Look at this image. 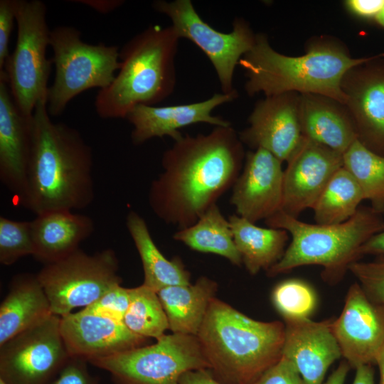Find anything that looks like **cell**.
Listing matches in <instances>:
<instances>
[{"instance_id":"6da1fadb","label":"cell","mask_w":384,"mask_h":384,"mask_svg":"<svg viewBox=\"0 0 384 384\" xmlns=\"http://www.w3.org/2000/svg\"><path fill=\"white\" fill-rule=\"evenodd\" d=\"M245 154L232 125L215 127L207 134L181 135L164 152L163 171L150 185L151 210L178 230L193 225L233 188Z\"/></svg>"},{"instance_id":"7a4b0ae2","label":"cell","mask_w":384,"mask_h":384,"mask_svg":"<svg viewBox=\"0 0 384 384\" xmlns=\"http://www.w3.org/2000/svg\"><path fill=\"white\" fill-rule=\"evenodd\" d=\"M91 147L75 128L50 118L46 101L33 113L26 188L19 203L36 215L83 209L95 198Z\"/></svg>"},{"instance_id":"3957f363","label":"cell","mask_w":384,"mask_h":384,"mask_svg":"<svg viewBox=\"0 0 384 384\" xmlns=\"http://www.w3.org/2000/svg\"><path fill=\"white\" fill-rule=\"evenodd\" d=\"M370 58H353L340 43L323 37L309 43L304 54L289 56L276 51L265 33H257L253 47L239 65L245 71V90L249 96L260 92L265 97L287 92L315 94L344 105L343 77Z\"/></svg>"},{"instance_id":"277c9868","label":"cell","mask_w":384,"mask_h":384,"mask_svg":"<svg viewBox=\"0 0 384 384\" xmlns=\"http://www.w3.org/2000/svg\"><path fill=\"white\" fill-rule=\"evenodd\" d=\"M284 324L257 321L216 299L196 335L222 384H253L282 356Z\"/></svg>"},{"instance_id":"5b68a950","label":"cell","mask_w":384,"mask_h":384,"mask_svg":"<svg viewBox=\"0 0 384 384\" xmlns=\"http://www.w3.org/2000/svg\"><path fill=\"white\" fill-rule=\"evenodd\" d=\"M179 37L172 26L150 25L119 50L120 68L112 82L99 90L95 108L102 119L126 118L140 105H155L176 86Z\"/></svg>"},{"instance_id":"8992f818","label":"cell","mask_w":384,"mask_h":384,"mask_svg":"<svg viewBox=\"0 0 384 384\" xmlns=\"http://www.w3.org/2000/svg\"><path fill=\"white\" fill-rule=\"evenodd\" d=\"M267 227L286 230L291 242L280 260L267 272L270 277L304 265L323 267L329 283L341 279L360 250L371 237L384 230V219L372 208L360 207L348 220L338 224H310L280 210L265 220Z\"/></svg>"},{"instance_id":"52a82bcc","label":"cell","mask_w":384,"mask_h":384,"mask_svg":"<svg viewBox=\"0 0 384 384\" xmlns=\"http://www.w3.org/2000/svg\"><path fill=\"white\" fill-rule=\"evenodd\" d=\"M80 36L79 30L69 26L50 30L51 60L55 66L46 102L50 117L61 114L68 104L82 92L108 87L120 68L117 46L86 43Z\"/></svg>"},{"instance_id":"ba28073f","label":"cell","mask_w":384,"mask_h":384,"mask_svg":"<svg viewBox=\"0 0 384 384\" xmlns=\"http://www.w3.org/2000/svg\"><path fill=\"white\" fill-rule=\"evenodd\" d=\"M46 12V6L41 1L16 0V43L0 71L16 104L28 116L33 115L39 102H47L53 62L46 57L50 32Z\"/></svg>"},{"instance_id":"9c48e42d","label":"cell","mask_w":384,"mask_h":384,"mask_svg":"<svg viewBox=\"0 0 384 384\" xmlns=\"http://www.w3.org/2000/svg\"><path fill=\"white\" fill-rule=\"evenodd\" d=\"M87 362L107 371L114 384H179L186 372L209 368L196 336L175 333Z\"/></svg>"},{"instance_id":"30bf717a","label":"cell","mask_w":384,"mask_h":384,"mask_svg":"<svg viewBox=\"0 0 384 384\" xmlns=\"http://www.w3.org/2000/svg\"><path fill=\"white\" fill-rule=\"evenodd\" d=\"M118 270L113 250L90 255L79 248L59 261L44 265L36 275L52 314L62 317L76 308L90 306L107 290L121 284Z\"/></svg>"},{"instance_id":"8fae6325","label":"cell","mask_w":384,"mask_h":384,"mask_svg":"<svg viewBox=\"0 0 384 384\" xmlns=\"http://www.w3.org/2000/svg\"><path fill=\"white\" fill-rule=\"evenodd\" d=\"M152 6L170 18L179 38L189 40L208 57L217 74L222 93L238 94L233 86L235 69L255 42L256 33L249 23L237 17L233 22L232 31L226 33L205 22L191 0H157Z\"/></svg>"},{"instance_id":"7c38bea8","label":"cell","mask_w":384,"mask_h":384,"mask_svg":"<svg viewBox=\"0 0 384 384\" xmlns=\"http://www.w3.org/2000/svg\"><path fill=\"white\" fill-rule=\"evenodd\" d=\"M70 357L60 317L51 314L0 346V378L8 384H48Z\"/></svg>"},{"instance_id":"4fadbf2b","label":"cell","mask_w":384,"mask_h":384,"mask_svg":"<svg viewBox=\"0 0 384 384\" xmlns=\"http://www.w3.org/2000/svg\"><path fill=\"white\" fill-rule=\"evenodd\" d=\"M341 88L358 139L384 156V53L348 70Z\"/></svg>"},{"instance_id":"5bb4252c","label":"cell","mask_w":384,"mask_h":384,"mask_svg":"<svg viewBox=\"0 0 384 384\" xmlns=\"http://www.w3.org/2000/svg\"><path fill=\"white\" fill-rule=\"evenodd\" d=\"M343 166V154L302 137L287 161L282 210L297 218L313 208L334 174Z\"/></svg>"},{"instance_id":"9a60e30c","label":"cell","mask_w":384,"mask_h":384,"mask_svg":"<svg viewBox=\"0 0 384 384\" xmlns=\"http://www.w3.org/2000/svg\"><path fill=\"white\" fill-rule=\"evenodd\" d=\"M332 329L351 367L373 366L384 346V309L354 283L347 292L340 316L332 321Z\"/></svg>"},{"instance_id":"2e32d148","label":"cell","mask_w":384,"mask_h":384,"mask_svg":"<svg viewBox=\"0 0 384 384\" xmlns=\"http://www.w3.org/2000/svg\"><path fill=\"white\" fill-rule=\"evenodd\" d=\"M300 94L266 96L256 102L249 126L239 132L243 144L265 149L287 161L302 139L299 120Z\"/></svg>"},{"instance_id":"e0dca14e","label":"cell","mask_w":384,"mask_h":384,"mask_svg":"<svg viewBox=\"0 0 384 384\" xmlns=\"http://www.w3.org/2000/svg\"><path fill=\"white\" fill-rule=\"evenodd\" d=\"M282 164V161L262 149L246 153L230 200L238 215L255 223L282 210L284 176Z\"/></svg>"},{"instance_id":"ac0fdd59","label":"cell","mask_w":384,"mask_h":384,"mask_svg":"<svg viewBox=\"0 0 384 384\" xmlns=\"http://www.w3.org/2000/svg\"><path fill=\"white\" fill-rule=\"evenodd\" d=\"M238 97V94L215 93L206 100L189 104L162 107L138 105L125 118L133 127L132 142L134 145H141L152 138L164 137H170L175 141L182 135L179 129L198 123L214 127L231 125L229 121L213 116L212 112Z\"/></svg>"},{"instance_id":"d6986e66","label":"cell","mask_w":384,"mask_h":384,"mask_svg":"<svg viewBox=\"0 0 384 384\" xmlns=\"http://www.w3.org/2000/svg\"><path fill=\"white\" fill-rule=\"evenodd\" d=\"M60 331L70 356L87 361L142 346L147 339L132 332L122 321L84 309L60 317Z\"/></svg>"},{"instance_id":"ffe728a7","label":"cell","mask_w":384,"mask_h":384,"mask_svg":"<svg viewBox=\"0 0 384 384\" xmlns=\"http://www.w3.org/2000/svg\"><path fill=\"white\" fill-rule=\"evenodd\" d=\"M284 321L282 356L294 366L306 384H323L329 368L342 356L332 329L333 320Z\"/></svg>"},{"instance_id":"44dd1931","label":"cell","mask_w":384,"mask_h":384,"mask_svg":"<svg viewBox=\"0 0 384 384\" xmlns=\"http://www.w3.org/2000/svg\"><path fill=\"white\" fill-rule=\"evenodd\" d=\"M32 139L33 115L20 110L0 77V180L18 198L26 188Z\"/></svg>"},{"instance_id":"7402d4cb","label":"cell","mask_w":384,"mask_h":384,"mask_svg":"<svg viewBox=\"0 0 384 384\" xmlns=\"http://www.w3.org/2000/svg\"><path fill=\"white\" fill-rule=\"evenodd\" d=\"M31 225L33 256L44 265L59 261L78 250L95 228L90 217L68 210L37 215Z\"/></svg>"},{"instance_id":"603a6c76","label":"cell","mask_w":384,"mask_h":384,"mask_svg":"<svg viewBox=\"0 0 384 384\" xmlns=\"http://www.w3.org/2000/svg\"><path fill=\"white\" fill-rule=\"evenodd\" d=\"M299 120L303 137L341 154L358 139L346 106L326 96L300 94Z\"/></svg>"},{"instance_id":"cb8c5ba5","label":"cell","mask_w":384,"mask_h":384,"mask_svg":"<svg viewBox=\"0 0 384 384\" xmlns=\"http://www.w3.org/2000/svg\"><path fill=\"white\" fill-rule=\"evenodd\" d=\"M51 314L50 302L37 275H16L0 305V346Z\"/></svg>"},{"instance_id":"d4e9b609","label":"cell","mask_w":384,"mask_h":384,"mask_svg":"<svg viewBox=\"0 0 384 384\" xmlns=\"http://www.w3.org/2000/svg\"><path fill=\"white\" fill-rule=\"evenodd\" d=\"M216 282L199 277L194 284L167 287L157 294L165 311L169 329L196 336L217 291Z\"/></svg>"},{"instance_id":"484cf974","label":"cell","mask_w":384,"mask_h":384,"mask_svg":"<svg viewBox=\"0 0 384 384\" xmlns=\"http://www.w3.org/2000/svg\"><path fill=\"white\" fill-rule=\"evenodd\" d=\"M228 220L242 263L250 274L267 271L282 257L289 239L286 230L260 227L237 214L230 215Z\"/></svg>"},{"instance_id":"4316f807","label":"cell","mask_w":384,"mask_h":384,"mask_svg":"<svg viewBox=\"0 0 384 384\" xmlns=\"http://www.w3.org/2000/svg\"><path fill=\"white\" fill-rule=\"evenodd\" d=\"M126 226L140 257L143 284L158 292L163 288L191 284L190 273L179 259L168 260L154 243L145 220L135 211L128 213Z\"/></svg>"},{"instance_id":"83f0119b","label":"cell","mask_w":384,"mask_h":384,"mask_svg":"<svg viewBox=\"0 0 384 384\" xmlns=\"http://www.w3.org/2000/svg\"><path fill=\"white\" fill-rule=\"evenodd\" d=\"M173 238L193 250L220 255L237 266L242 264L228 218L217 204L208 208L193 225L178 230Z\"/></svg>"},{"instance_id":"f1b7e54d","label":"cell","mask_w":384,"mask_h":384,"mask_svg":"<svg viewBox=\"0 0 384 384\" xmlns=\"http://www.w3.org/2000/svg\"><path fill=\"white\" fill-rule=\"evenodd\" d=\"M364 201L356 181L343 166L331 177L312 210L316 223H343L353 216Z\"/></svg>"},{"instance_id":"f546056e","label":"cell","mask_w":384,"mask_h":384,"mask_svg":"<svg viewBox=\"0 0 384 384\" xmlns=\"http://www.w3.org/2000/svg\"><path fill=\"white\" fill-rule=\"evenodd\" d=\"M343 166L360 186L364 200L377 213L384 212V156L356 139L343 154Z\"/></svg>"},{"instance_id":"4dcf8cb0","label":"cell","mask_w":384,"mask_h":384,"mask_svg":"<svg viewBox=\"0 0 384 384\" xmlns=\"http://www.w3.org/2000/svg\"><path fill=\"white\" fill-rule=\"evenodd\" d=\"M129 303L123 323L134 334L159 339L169 329L165 311L154 290L142 284L129 288Z\"/></svg>"},{"instance_id":"1f68e13d","label":"cell","mask_w":384,"mask_h":384,"mask_svg":"<svg viewBox=\"0 0 384 384\" xmlns=\"http://www.w3.org/2000/svg\"><path fill=\"white\" fill-rule=\"evenodd\" d=\"M272 299L284 319L309 318L316 304L313 289L296 279L278 284L273 289Z\"/></svg>"},{"instance_id":"d6a6232c","label":"cell","mask_w":384,"mask_h":384,"mask_svg":"<svg viewBox=\"0 0 384 384\" xmlns=\"http://www.w3.org/2000/svg\"><path fill=\"white\" fill-rule=\"evenodd\" d=\"M33 254L31 221L0 217V262L11 265L21 257Z\"/></svg>"},{"instance_id":"836d02e7","label":"cell","mask_w":384,"mask_h":384,"mask_svg":"<svg viewBox=\"0 0 384 384\" xmlns=\"http://www.w3.org/2000/svg\"><path fill=\"white\" fill-rule=\"evenodd\" d=\"M349 271L368 297L384 309V256L368 262L356 261L351 265Z\"/></svg>"},{"instance_id":"e575fe53","label":"cell","mask_w":384,"mask_h":384,"mask_svg":"<svg viewBox=\"0 0 384 384\" xmlns=\"http://www.w3.org/2000/svg\"><path fill=\"white\" fill-rule=\"evenodd\" d=\"M129 303V288L117 284L107 290L96 302L82 309L92 314L123 321Z\"/></svg>"},{"instance_id":"d590c367","label":"cell","mask_w":384,"mask_h":384,"mask_svg":"<svg viewBox=\"0 0 384 384\" xmlns=\"http://www.w3.org/2000/svg\"><path fill=\"white\" fill-rule=\"evenodd\" d=\"M87 363L84 358L70 356L48 384H100L89 372Z\"/></svg>"},{"instance_id":"8d00e7d4","label":"cell","mask_w":384,"mask_h":384,"mask_svg":"<svg viewBox=\"0 0 384 384\" xmlns=\"http://www.w3.org/2000/svg\"><path fill=\"white\" fill-rule=\"evenodd\" d=\"M253 384H306L294 366L282 358Z\"/></svg>"},{"instance_id":"74e56055","label":"cell","mask_w":384,"mask_h":384,"mask_svg":"<svg viewBox=\"0 0 384 384\" xmlns=\"http://www.w3.org/2000/svg\"><path fill=\"white\" fill-rule=\"evenodd\" d=\"M16 0L0 1V71L9 56V45L14 22L16 21Z\"/></svg>"},{"instance_id":"f35d334b","label":"cell","mask_w":384,"mask_h":384,"mask_svg":"<svg viewBox=\"0 0 384 384\" xmlns=\"http://www.w3.org/2000/svg\"><path fill=\"white\" fill-rule=\"evenodd\" d=\"M344 4L352 14L374 22L384 9V0H347Z\"/></svg>"},{"instance_id":"ab89813d","label":"cell","mask_w":384,"mask_h":384,"mask_svg":"<svg viewBox=\"0 0 384 384\" xmlns=\"http://www.w3.org/2000/svg\"><path fill=\"white\" fill-rule=\"evenodd\" d=\"M179 384H222L218 381L208 369H200L186 372Z\"/></svg>"},{"instance_id":"60d3db41","label":"cell","mask_w":384,"mask_h":384,"mask_svg":"<svg viewBox=\"0 0 384 384\" xmlns=\"http://www.w3.org/2000/svg\"><path fill=\"white\" fill-rule=\"evenodd\" d=\"M360 255L384 256V230L371 237L360 250Z\"/></svg>"},{"instance_id":"b9f144b4","label":"cell","mask_w":384,"mask_h":384,"mask_svg":"<svg viewBox=\"0 0 384 384\" xmlns=\"http://www.w3.org/2000/svg\"><path fill=\"white\" fill-rule=\"evenodd\" d=\"M91 7L101 14L110 13L124 4L122 0H77L72 1Z\"/></svg>"},{"instance_id":"7bdbcfd3","label":"cell","mask_w":384,"mask_h":384,"mask_svg":"<svg viewBox=\"0 0 384 384\" xmlns=\"http://www.w3.org/2000/svg\"><path fill=\"white\" fill-rule=\"evenodd\" d=\"M353 384H375L372 365H362L357 367Z\"/></svg>"},{"instance_id":"ee69618b","label":"cell","mask_w":384,"mask_h":384,"mask_svg":"<svg viewBox=\"0 0 384 384\" xmlns=\"http://www.w3.org/2000/svg\"><path fill=\"white\" fill-rule=\"evenodd\" d=\"M350 368L346 361H342L324 384H343Z\"/></svg>"},{"instance_id":"f6af8a7d","label":"cell","mask_w":384,"mask_h":384,"mask_svg":"<svg viewBox=\"0 0 384 384\" xmlns=\"http://www.w3.org/2000/svg\"><path fill=\"white\" fill-rule=\"evenodd\" d=\"M379 370V383L378 384H384V346L377 356L375 363Z\"/></svg>"},{"instance_id":"bcb514c9","label":"cell","mask_w":384,"mask_h":384,"mask_svg":"<svg viewBox=\"0 0 384 384\" xmlns=\"http://www.w3.org/2000/svg\"><path fill=\"white\" fill-rule=\"evenodd\" d=\"M377 24L384 28V9L375 21Z\"/></svg>"},{"instance_id":"7dc6e473","label":"cell","mask_w":384,"mask_h":384,"mask_svg":"<svg viewBox=\"0 0 384 384\" xmlns=\"http://www.w3.org/2000/svg\"><path fill=\"white\" fill-rule=\"evenodd\" d=\"M0 384H8L4 380L0 378Z\"/></svg>"}]
</instances>
